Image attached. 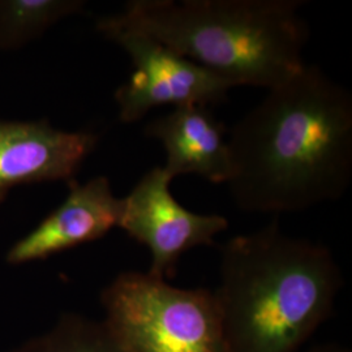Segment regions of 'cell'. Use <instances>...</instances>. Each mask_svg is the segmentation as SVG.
<instances>
[{
    "label": "cell",
    "mask_w": 352,
    "mask_h": 352,
    "mask_svg": "<svg viewBox=\"0 0 352 352\" xmlns=\"http://www.w3.org/2000/svg\"><path fill=\"white\" fill-rule=\"evenodd\" d=\"M227 141L240 210L279 215L340 200L352 179V94L305 64L266 90Z\"/></svg>",
    "instance_id": "6da1fadb"
},
{
    "label": "cell",
    "mask_w": 352,
    "mask_h": 352,
    "mask_svg": "<svg viewBox=\"0 0 352 352\" xmlns=\"http://www.w3.org/2000/svg\"><path fill=\"white\" fill-rule=\"evenodd\" d=\"M343 276L327 245L273 219L221 247L213 289L226 352H298L331 317Z\"/></svg>",
    "instance_id": "7a4b0ae2"
},
{
    "label": "cell",
    "mask_w": 352,
    "mask_h": 352,
    "mask_svg": "<svg viewBox=\"0 0 352 352\" xmlns=\"http://www.w3.org/2000/svg\"><path fill=\"white\" fill-rule=\"evenodd\" d=\"M302 0H132L116 17L234 88H276L305 60Z\"/></svg>",
    "instance_id": "3957f363"
},
{
    "label": "cell",
    "mask_w": 352,
    "mask_h": 352,
    "mask_svg": "<svg viewBox=\"0 0 352 352\" xmlns=\"http://www.w3.org/2000/svg\"><path fill=\"white\" fill-rule=\"evenodd\" d=\"M103 324L126 352H226L212 289L124 272L101 294Z\"/></svg>",
    "instance_id": "277c9868"
},
{
    "label": "cell",
    "mask_w": 352,
    "mask_h": 352,
    "mask_svg": "<svg viewBox=\"0 0 352 352\" xmlns=\"http://www.w3.org/2000/svg\"><path fill=\"white\" fill-rule=\"evenodd\" d=\"M97 30L129 55L133 74L115 93L119 118L135 123L161 106H210L226 101L234 88L226 80L188 58L126 25L116 14L98 20Z\"/></svg>",
    "instance_id": "5b68a950"
},
{
    "label": "cell",
    "mask_w": 352,
    "mask_h": 352,
    "mask_svg": "<svg viewBox=\"0 0 352 352\" xmlns=\"http://www.w3.org/2000/svg\"><path fill=\"white\" fill-rule=\"evenodd\" d=\"M171 182L162 166L146 171L122 199L118 225L148 248V273L164 280L175 277L177 264L187 252L215 245V236L230 226L223 215L196 213L183 206L171 192Z\"/></svg>",
    "instance_id": "8992f818"
},
{
    "label": "cell",
    "mask_w": 352,
    "mask_h": 352,
    "mask_svg": "<svg viewBox=\"0 0 352 352\" xmlns=\"http://www.w3.org/2000/svg\"><path fill=\"white\" fill-rule=\"evenodd\" d=\"M97 142L93 132H67L47 120H0V201L17 186L72 182Z\"/></svg>",
    "instance_id": "52a82bcc"
},
{
    "label": "cell",
    "mask_w": 352,
    "mask_h": 352,
    "mask_svg": "<svg viewBox=\"0 0 352 352\" xmlns=\"http://www.w3.org/2000/svg\"><path fill=\"white\" fill-rule=\"evenodd\" d=\"M122 199L115 197L106 176H97L84 184L72 180L65 200L13 245L7 261L26 264L101 239L118 227Z\"/></svg>",
    "instance_id": "ba28073f"
},
{
    "label": "cell",
    "mask_w": 352,
    "mask_h": 352,
    "mask_svg": "<svg viewBox=\"0 0 352 352\" xmlns=\"http://www.w3.org/2000/svg\"><path fill=\"white\" fill-rule=\"evenodd\" d=\"M144 133L162 144V167L173 179L199 175L214 184H227L231 164L226 126L208 106L175 107L148 123Z\"/></svg>",
    "instance_id": "9c48e42d"
},
{
    "label": "cell",
    "mask_w": 352,
    "mask_h": 352,
    "mask_svg": "<svg viewBox=\"0 0 352 352\" xmlns=\"http://www.w3.org/2000/svg\"><path fill=\"white\" fill-rule=\"evenodd\" d=\"M82 7L81 0H0V50L24 46Z\"/></svg>",
    "instance_id": "30bf717a"
},
{
    "label": "cell",
    "mask_w": 352,
    "mask_h": 352,
    "mask_svg": "<svg viewBox=\"0 0 352 352\" xmlns=\"http://www.w3.org/2000/svg\"><path fill=\"white\" fill-rule=\"evenodd\" d=\"M11 352H126L102 322L65 314L46 334Z\"/></svg>",
    "instance_id": "8fae6325"
},
{
    "label": "cell",
    "mask_w": 352,
    "mask_h": 352,
    "mask_svg": "<svg viewBox=\"0 0 352 352\" xmlns=\"http://www.w3.org/2000/svg\"><path fill=\"white\" fill-rule=\"evenodd\" d=\"M307 352H351V350L340 343H317L311 346Z\"/></svg>",
    "instance_id": "7c38bea8"
}]
</instances>
